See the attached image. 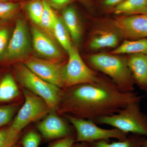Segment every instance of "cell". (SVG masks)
I'll use <instances>...</instances> for the list:
<instances>
[{"mask_svg":"<svg viewBox=\"0 0 147 147\" xmlns=\"http://www.w3.org/2000/svg\"><path fill=\"white\" fill-rule=\"evenodd\" d=\"M62 18L74 45L78 47L82 36V24L76 9L69 5L62 10Z\"/></svg>","mask_w":147,"mask_h":147,"instance_id":"15","label":"cell"},{"mask_svg":"<svg viewBox=\"0 0 147 147\" xmlns=\"http://www.w3.org/2000/svg\"><path fill=\"white\" fill-rule=\"evenodd\" d=\"M111 23L125 40L147 38V14L118 16L113 18Z\"/></svg>","mask_w":147,"mask_h":147,"instance_id":"10","label":"cell"},{"mask_svg":"<svg viewBox=\"0 0 147 147\" xmlns=\"http://www.w3.org/2000/svg\"><path fill=\"white\" fill-rule=\"evenodd\" d=\"M23 63L35 74L48 83L63 88L66 63L29 57Z\"/></svg>","mask_w":147,"mask_h":147,"instance_id":"9","label":"cell"},{"mask_svg":"<svg viewBox=\"0 0 147 147\" xmlns=\"http://www.w3.org/2000/svg\"><path fill=\"white\" fill-rule=\"evenodd\" d=\"M32 45L38 54L47 60L61 62L64 56L54 38L36 26L31 27Z\"/></svg>","mask_w":147,"mask_h":147,"instance_id":"11","label":"cell"},{"mask_svg":"<svg viewBox=\"0 0 147 147\" xmlns=\"http://www.w3.org/2000/svg\"><path fill=\"white\" fill-rule=\"evenodd\" d=\"M119 34L117 32L110 29L96 30L91 34L88 42V47L94 50L116 47L119 41Z\"/></svg>","mask_w":147,"mask_h":147,"instance_id":"14","label":"cell"},{"mask_svg":"<svg viewBox=\"0 0 147 147\" xmlns=\"http://www.w3.org/2000/svg\"><path fill=\"white\" fill-rule=\"evenodd\" d=\"M142 147H147V139L145 138L144 142H143V145Z\"/></svg>","mask_w":147,"mask_h":147,"instance_id":"33","label":"cell"},{"mask_svg":"<svg viewBox=\"0 0 147 147\" xmlns=\"http://www.w3.org/2000/svg\"><path fill=\"white\" fill-rule=\"evenodd\" d=\"M57 15L53 9L44 1V9L38 27L53 38V30Z\"/></svg>","mask_w":147,"mask_h":147,"instance_id":"21","label":"cell"},{"mask_svg":"<svg viewBox=\"0 0 147 147\" xmlns=\"http://www.w3.org/2000/svg\"><path fill=\"white\" fill-rule=\"evenodd\" d=\"M76 138L72 135L60 139L59 141L53 143L49 147H72L76 142Z\"/></svg>","mask_w":147,"mask_h":147,"instance_id":"29","label":"cell"},{"mask_svg":"<svg viewBox=\"0 0 147 147\" xmlns=\"http://www.w3.org/2000/svg\"><path fill=\"white\" fill-rule=\"evenodd\" d=\"M9 1H15L16 2H20V1H27L28 0H9Z\"/></svg>","mask_w":147,"mask_h":147,"instance_id":"34","label":"cell"},{"mask_svg":"<svg viewBox=\"0 0 147 147\" xmlns=\"http://www.w3.org/2000/svg\"><path fill=\"white\" fill-rule=\"evenodd\" d=\"M64 76V90L80 84L96 82L100 77L82 60L77 47L74 45L68 53Z\"/></svg>","mask_w":147,"mask_h":147,"instance_id":"7","label":"cell"},{"mask_svg":"<svg viewBox=\"0 0 147 147\" xmlns=\"http://www.w3.org/2000/svg\"><path fill=\"white\" fill-rule=\"evenodd\" d=\"M19 95L20 92L15 79L10 74H7L0 80V102L13 100Z\"/></svg>","mask_w":147,"mask_h":147,"instance_id":"18","label":"cell"},{"mask_svg":"<svg viewBox=\"0 0 147 147\" xmlns=\"http://www.w3.org/2000/svg\"><path fill=\"white\" fill-rule=\"evenodd\" d=\"M140 102L129 103L118 113L98 119L95 123L110 125L126 134L147 137V115L142 112Z\"/></svg>","mask_w":147,"mask_h":147,"instance_id":"4","label":"cell"},{"mask_svg":"<svg viewBox=\"0 0 147 147\" xmlns=\"http://www.w3.org/2000/svg\"><path fill=\"white\" fill-rule=\"evenodd\" d=\"M22 5L21 2L3 1L0 2V22L8 21L14 18L20 12Z\"/></svg>","mask_w":147,"mask_h":147,"instance_id":"23","label":"cell"},{"mask_svg":"<svg viewBox=\"0 0 147 147\" xmlns=\"http://www.w3.org/2000/svg\"><path fill=\"white\" fill-rule=\"evenodd\" d=\"M9 35L7 28L0 27V59H2L6 50L9 41Z\"/></svg>","mask_w":147,"mask_h":147,"instance_id":"27","label":"cell"},{"mask_svg":"<svg viewBox=\"0 0 147 147\" xmlns=\"http://www.w3.org/2000/svg\"><path fill=\"white\" fill-rule=\"evenodd\" d=\"M117 15L147 14V0H125L114 8Z\"/></svg>","mask_w":147,"mask_h":147,"instance_id":"16","label":"cell"},{"mask_svg":"<svg viewBox=\"0 0 147 147\" xmlns=\"http://www.w3.org/2000/svg\"><path fill=\"white\" fill-rule=\"evenodd\" d=\"M87 61L93 69L109 76L121 90L134 92L135 82L127 59L110 53H99L89 56Z\"/></svg>","mask_w":147,"mask_h":147,"instance_id":"2","label":"cell"},{"mask_svg":"<svg viewBox=\"0 0 147 147\" xmlns=\"http://www.w3.org/2000/svg\"><path fill=\"white\" fill-rule=\"evenodd\" d=\"M144 137L132 134L124 140L109 143L107 141H97L89 144L90 147H142Z\"/></svg>","mask_w":147,"mask_h":147,"instance_id":"20","label":"cell"},{"mask_svg":"<svg viewBox=\"0 0 147 147\" xmlns=\"http://www.w3.org/2000/svg\"><path fill=\"white\" fill-rule=\"evenodd\" d=\"M25 102L13 119L11 126L18 133L29 124L44 118L52 110L41 98L26 89Z\"/></svg>","mask_w":147,"mask_h":147,"instance_id":"6","label":"cell"},{"mask_svg":"<svg viewBox=\"0 0 147 147\" xmlns=\"http://www.w3.org/2000/svg\"><path fill=\"white\" fill-rule=\"evenodd\" d=\"M110 53L115 55L142 54L147 55V38L125 40L120 46Z\"/></svg>","mask_w":147,"mask_h":147,"instance_id":"17","label":"cell"},{"mask_svg":"<svg viewBox=\"0 0 147 147\" xmlns=\"http://www.w3.org/2000/svg\"><path fill=\"white\" fill-rule=\"evenodd\" d=\"M31 42L26 21L19 18L2 60L8 62L24 61L29 57Z\"/></svg>","mask_w":147,"mask_h":147,"instance_id":"8","label":"cell"},{"mask_svg":"<svg viewBox=\"0 0 147 147\" xmlns=\"http://www.w3.org/2000/svg\"><path fill=\"white\" fill-rule=\"evenodd\" d=\"M20 133L9 126L0 129V147H13L16 145Z\"/></svg>","mask_w":147,"mask_h":147,"instance_id":"24","label":"cell"},{"mask_svg":"<svg viewBox=\"0 0 147 147\" xmlns=\"http://www.w3.org/2000/svg\"><path fill=\"white\" fill-rule=\"evenodd\" d=\"M72 147H90V146L88 143L80 142V143L79 144H75L74 143Z\"/></svg>","mask_w":147,"mask_h":147,"instance_id":"32","label":"cell"},{"mask_svg":"<svg viewBox=\"0 0 147 147\" xmlns=\"http://www.w3.org/2000/svg\"><path fill=\"white\" fill-rule=\"evenodd\" d=\"M37 127L43 138L48 140L61 139L71 135V131L67 123L51 111L39 122Z\"/></svg>","mask_w":147,"mask_h":147,"instance_id":"12","label":"cell"},{"mask_svg":"<svg viewBox=\"0 0 147 147\" xmlns=\"http://www.w3.org/2000/svg\"><path fill=\"white\" fill-rule=\"evenodd\" d=\"M18 109L16 104L0 106V129L12 120Z\"/></svg>","mask_w":147,"mask_h":147,"instance_id":"25","label":"cell"},{"mask_svg":"<svg viewBox=\"0 0 147 147\" xmlns=\"http://www.w3.org/2000/svg\"><path fill=\"white\" fill-rule=\"evenodd\" d=\"M14 70L17 81L24 89L42 98L52 111H57L63 90L40 78L23 63H16Z\"/></svg>","mask_w":147,"mask_h":147,"instance_id":"3","label":"cell"},{"mask_svg":"<svg viewBox=\"0 0 147 147\" xmlns=\"http://www.w3.org/2000/svg\"><path fill=\"white\" fill-rule=\"evenodd\" d=\"M24 8L32 22L39 26L44 9L43 0H28L24 5Z\"/></svg>","mask_w":147,"mask_h":147,"instance_id":"22","label":"cell"},{"mask_svg":"<svg viewBox=\"0 0 147 147\" xmlns=\"http://www.w3.org/2000/svg\"><path fill=\"white\" fill-rule=\"evenodd\" d=\"M64 116L76 130V142L90 144L102 140L108 141L113 138L123 140L128 136V134L118 129H105L98 126L96 123L89 120L79 118L70 115Z\"/></svg>","mask_w":147,"mask_h":147,"instance_id":"5","label":"cell"},{"mask_svg":"<svg viewBox=\"0 0 147 147\" xmlns=\"http://www.w3.org/2000/svg\"><path fill=\"white\" fill-rule=\"evenodd\" d=\"M41 141V137L37 132L30 130L24 135L21 144L22 147H38Z\"/></svg>","mask_w":147,"mask_h":147,"instance_id":"26","label":"cell"},{"mask_svg":"<svg viewBox=\"0 0 147 147\" xmlns=\"http://www.w3.org/2000/svg\"><path fill=\"white\" fill-rule=\"evenodd\" d=\"M53 35L68 55L74 45L71 42V36L62 18L58 15L54 25Z\"/></svg>","mask_w":147,"mask_h":147,"instance_id":"19","label":"cell"},{"mask_svg":"<svg viewBox=\"0 0 147 147\" xmlns=\"http://www.w3.org/2000/svg\"><path fill=\"white\" fill-rule=\"evenodd\" d=\"M82 5L87 8H90L92 6V3L91 0H77Z\"/></svg>","mask_w":147,"mask_h":147,"instance_id":"31","label":"cell"},{"mask_svg":"<svg viewBox=\"0 0 147 147\" xmlns=\"http://www.w3.org/2000/svg\"><path fill=\"white\" fill-rule=\"evenodd\" d=\"M125 0H101V5L105 8H115Z\"/></svg>","mask_w":147,"mask_h":147,"instance_id":"30","label":"cell"},{"mask_svg":"<svg viewBox=\"0 0 147 147\" xmlns=\"http://www.w3.org/2000/svg\"><path fill=\"white\" fill-rule=\"evenodd\" d=\"M54 9L63 10L71 3L77 0H44Z\"/></svg>","mask_w":147,"mask_h":147,"instance_id":"28","label":"cell"},{"mask_svg":"<svg viewBox=\"0 0 147 147\" xmlns=\"http://www.w3.org/2000/svg\"><path fill=\"white\" fill-rule=\"evenodd\" d=\"M137 93L121 90L112 81L100 78L96 82L63 90L58 113L92 121L112 115L132 102H141Z\"/></svg>","mask_w":147,"mask_h":147,"instance_id":"1","label":"cell"},{"mask_svg":"<svg viewBox=\"0 0 147 147\" xmlns=\"http://www.w3.org/2000/svg\"><path fill=\"white\" fill-rule=\"evenodd\" d=\"M9 1V0H0V2L3 1Z\"/></svg>","mask_w":147,"mask_h":147,"instance_id":"36","label":"cell"},{"mask_svg":"<svg viewBox=\"0 0 147 147\" xmlns=\"http://www.w3.org/2000/svg\"><path fill=\"white\" fill-rule=\"evenodd\" d=\"M127 60L135 84L147 94V55L132 54Z\"/></svg>","mask_w":147,"mask_h":147,"instance_id":"13","label":"cell"},{"mask_svg":"<svg viewBox=\"0 0 147 147\" xmlns=\"http://www.w3.org/2000/svg\"><path fill=\"white\" fill-rule=\"evenodd\" d=\"M13 147H22V146H21L20 145H15Z\"/></svg>","mask_w":147,"mask_h":147,"instance_id":"35","label":"cell"}]
</instances>
